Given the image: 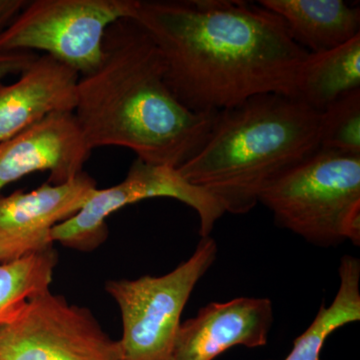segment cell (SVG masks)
Wrapping results in <instances>:
<instances>
[{"label":"cell","mask_w":360,"mask_h":360,"mask_svg":"<svg viewBox=\"0 0 360 360\" xmlns=\"http://www.w3.org/2000/svg\"><path fill=\"white\" fill-rule=\"evenodd\" d=\"M39 58L32 51H0V84L11 75H20Z\"/></svg>","instance_id":"obj_18"},{"label":"cell","mask_w":360,"mask_h":360,"mask_svg":"<svg viewBox=\"0 0 360 360\" xmlns=\"http://www.w3.org/2000/svg\"><path fill=\"white\" fill-rule=\"evenodd\" d=\"M277 14L295 44L309 53H321L360 35L359 6L342 0H260Z\"/></svg>","instance_id":"obj_13"},{"label":"cell","mask_w":360,"mask_h":360,"mask_svg":"<svg viewBox=\"0 0 360 360\" xmlns=\"http://www.w3.org/2000/svg\"><path fill=\"white\" fill-rule=\"evenodd\" d=\"M96 189L82 172L65 184L0 195V262L51 248L52 229L77 214Z\"/></svg>","instance_id":"obj_9"},{"label":"cell","mask_w":360,"mask_h":360,"mask_svg":"<svg viewBox=\"0 0 360 360\" xmlns=\"http://www.w3.org/2000/svg\"><path fill=\"white\" fill-rule=\"evenodd\" d=\"M79 75L58 59L42 54L13 84H0V142L47 116L73 112Z\"/></svg>","instance_id":"obj_12"},{"label":"cell","mask_w":360,"mask_h":360,"mask_svg":"<svg viewBox=\"0 0 360 360\" xmlns=\"http://www.w3.org/2000/svg\"><path fill=\"white\" fill-rule=\"evenodd\" d=\"M28 2L26 0H0V34L13 25Z\"/></svg>","instance_id":"obj_19"},{"label":"cell","mask_w":360,"mask_h":360,"mask_svg":"<svg viewBox=\"0 0 360 360\" xmlns=\"http://www.w3.org/2000/svg\"><path fill=\"white\" fill-rule=\"evenodd\" d=\"M139 0H34L0 34V51L44 52L89 75L101 63L112 23L134 18Z\"/></svg>","instance_id":"obj_6"},{"label":"cell","mask_w":360,"mask_h":360,"mask_svg":"<svg viewBox=\"0 0 360 360\" xmlns=\"http://www.w3.org/2000/svg\"><path fill=\"white\" fill-rule=\"evenodd\" d=\"M217 257V243L206 236L188 259L165 276L106 283L122 314L116 360H174L182 312Z\"/></svg>","instance_id":"obj_5"},{"label":"cell","mask_w":360,"mask_h":360,"mask_svg":"<svg viewBox=\"0 0 360 360\" xmlns=\"http://www.w3.org/2000/svg\"><path fill=\"white\" fill-rule=\"evenodd\" d=\"M360 89V35L347 44L309 53L295 82L292 98L322 112L342 94Z\"/></svg>","instance_id":"obj_14"},{"label":"cell","mask_w":360,"mask_h":360,"mask_svg":"<svg viewBox=\"0 0 360 360\" xmlns=\"http://www.w3.org/2000/svg\"><path fill=\"white\" fill-rule=\"evenodd\" d=\"M340 286L333 303L322 304L314 321L298 336L284 360H321L326 340L347 324L360 321V262L345 255L341 258Z\"/></svg>","instance_id":"obj_15"},{"label":"cell","mask_w":360,"mask_h":360,"mask_svg":"<svg viewBox=\"0 0 360 360\" xmlns=\"http://www.w3.org/2000/svg\"><path fill=\"white\" fill-rule=\"evenodd\" d=\"M58 262V255L51 248L0 262V326L14 319L32 298L51 290Z\"/></svg>","instance_id":"obj_16"},{"label":"cell","mask_w":360,"mask_h":360,"mask_svg":"<svg viewBox=\"0 0 360 360\" xmlns=\"http://www.w3.org/2000/svg\"><path fill=\"white\" fill-rule=\"evenodd\" d=\"M319 148L360 155V89L342 94L322 111Z\"/></svg>","instance_id":"obj_17"},{"label":"cell","mask_w":360,"mask_h":360,"mask_svg":"<svg viewBox=\"0 0 360 360\" xmlns=\"http://www.w3.org/2000/svg\"><path fill=\"white\" fill-rule=\"evenodd\" d=\"M321 125V112L291 97L253 96L217 112L202 148L177 170L225 213L245 214L270 182L319 150Z\"/></svg>","instance_id":"obj_3"},{"label":"cell","mask_w":360,"mask_h":360,"mask_svg":"<svg viewBox=\"0 0 360 360\" xmlns=\"http://www.w3.org/2000/svg\"><path fill=\"white\" fill-rule=\"evenodd\" d=\"M274 319L269 298L238 297L210 303L180 324L174 360H214L238 345L264 347Z\"/></svg>","instance_id":"obj_11"},{"label":"cell","mask_w":360,"mask_h":360,"mask_svg":"<svg viewBox=\"0 0 360 360\" xmlns=\"http://www.w3.org/2000/svg\"><path fill=\"white\" fill-rule=\"evenodd\" d=\"M277 225L319 248L360 245V155L319 148L258 198Z\"/></svg>","instance_id":"obj_4"},{"label":"cell","mask_w":360,"mask_h":360,"mask_svg":"<svg viewBox=\"0 0 360 360\" xmlns=\"http://www.w3.org/2000/svg\"><path fill=\"white\" fill-rule=\"evenodd\" d=\"M165 72L158 47L136 21L108 28L101 63L78 80L73 111L92 150L120 146L143 162L176 169L200 151L217 112L180 103Z\"/></svg>","instance_id":"obj_2"},{"label":"cell","mask_w":360,"mask_h":360,"mask_svg":"<svg viewBox=\"0 0 360 360\" xmlns=\"http://www.w3.org/2000/svg\"><path fill=\"white\" fill-rule=\"evenodd\" d=\"M132 20L158 47L168 89L195 112H219L262 94L292 98L309 56L258 2L139 0Z\"/></svg>","instance_id":"obj_1"},{"label":"cell","mask_w":360,"mask_h":360,"mask_svg":"<svg viewBox=\"0 0 360 360\" xmlns=\"http://www.w3.org/2000/svg\"><path fill=\"white\" fill-rule=\"evenodd\" d=\"M91 153L75 113H53L0 142V191L34 172H49V184H65L84 172Z\"/></svg>","instance_id":"obj_10"},{"label":"cell","mask_w":360,"mask_h":360,"mask_svg":"<svg viewBox=\"0 0 360 360\" xmlns=\"http://www.w3.org/2000/svg\"><path fill=\"white\" fill-rule=\"evenodd\" d=\"M158 198H174L195 210L200 217L201 238L210 236L217 220L225 213L217 200L186 181L176 168L149 165L137 158L120 184L97 188L77 214L56 225L52 229V241L72 250H96L108 238L106 219L112 213Z\"/></svg>","instance_id":"obj_7"},{"label":"cell","mask_w":360,"mask_h":360,"mask_svg":"<svg viewBox=\"0 0 360 360\" xmlns=\"http://www.w3.org/2000/svg\"><path fill=\"white\" fill-rule=\"evenodd\" d=\"M0 360H116L115 340L89 309L49 290L0 326Z\"/></svg>","instance_id":"obj_8"}]
</instances>
